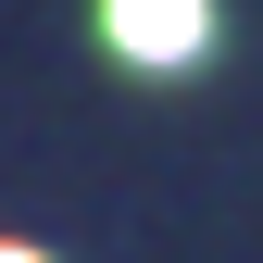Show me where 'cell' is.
Returning a JSON list of instances; mask_svg holds the SVG:
<instances>
[{"mask_svg":"<svg viewBox=\"0 0 263 263\" xmlns=\"http://www.w3.org/2000/svg\"><path fill=\"white\" fill-rule=\"evenodd\" d=\"M101 25H113L125 63H188L213 38V0H101Z\"/></svg>","mask_w":263,"mask_h":263,"instance_id":"6da1fadb","label":"cell"},{"mask_svg":"<svg viewBox=\"0 0 263 263\" xmlns=\"http://www.w3.org/2000/svg\"><path fill=\"white\" fill-rule=\"evenodd\" d=\"M0 263H38V251H13V238H0Z\"/></svg>","mask_w":263,"mask_h":263,"instance_id":"7a4b0ae2","label":"cell"}]
</instances>
